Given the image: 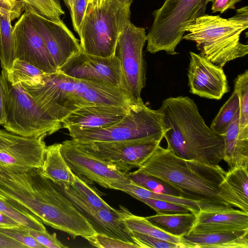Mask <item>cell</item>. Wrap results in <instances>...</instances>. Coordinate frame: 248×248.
I'll return each instance as SVG.
<instances>
[{"mask_svg":"<svg viewBox=\"0 0 248 248\" xmlns=\"http://www.w3.org/2000/svg\"><path fill=\"white\" fill-rule=\"evenodd\" d=\"M125 175L128 179L137 185L151 191L181 197L180 192L175 187L155 177L145 174L139 170L132 172L129 171Z\"/></svg>","mask_w":248,"mask_h":248,"instance_id":"30","label":"cell"},{"mask_svg":"<svg viewBox=\"0 0 248 248\" xmlns=\"http://www.w3.org/2000/svg\"><path fill=\"white\" fill-rule=\"evenodd\" d=\"M0 248H27L21 243L0 232Z\"/></svg>","mask_w":248,"mask_h":248,"instance_id":"44","label":"cell"},{"mask_svg":"<svg viewBox=\"0 0 248 248\" xmlns=\"http://www.w3.org/2000/svg\"><path fill=\"white\" fill-rule=\"evenodd\" d=\"M76 141H120L147 138L162 140L168 129L162 112L148 107L142 100L131 104L127 115L118 123L105 127L67 128Z\"/></svg>","mask_w":248,"mask_h":248,"instance_id":"6","label":"cell"},{"mask_svg":"<svg viewBox=\"0 0 248 248\" xmlns=\"http://www.w3.org/2000/svg\"><path fill=\"white\" fill-rule=\"evenodd\" d=\"M61 153L71 171L78 176L106 188L114 183H128L125 174L114 165L90 154L75 145L72 140L62 143Z\"/></svg>","mask_w":248,"mask_h":248,"instance_id":"11","label":"cell"},{"mask_svg":"<svg viewBox=\"0 0 248 248\" xmlns=\"http://www.w3.org/2000/svg\"><path fill=\"white\" fill-rule=\"evenodd\" d=\"M136 244L140 248H181L180 246L147 234L132 232Z\"/></svg>","mask_w":248,"mask_h":248,"instance_id":"38","label":"cell"},{"mask_svg":"<svg viewBox=\"0 0 248 248\" xmlns=\"http://www.w3.org/2000/svg\"><path fill=\"white\" fill-rule=\"evenodd\" d=\"M6 121V97L2 75H0V124L3 125Z\"/></svg>","mask_w":248,"mask_h":248,"instance_id":"43","label":"cell"},{"mask_svg":"<svg viewBox=\"0 0 248 248\" xmlns=\"http://www.w3.org/2000/svg\"><path fill=\"white\" fill-rule=\"evenodd\" d=\"M234 91L239 100V128L248 133V71L237 76L234 81Z\"/></svg>","mask_w":248,"mask_h":248,"instance_id":"32","label":"cell"},{"mask_svg":"<svg viewBox=\"0 0 248 248\" xmlns=\"http://www.w3.org/2000/svg\"><path fill=\"white\" fill-rule=\"evenodd\" d=\"M24 11L43 38L57 70L81 51L79 41L62 20L48 19L30 8Z\"/></svg>","mask_w":248,"mask_h":248,"instance_id":"15","label":"cell"},{"mask_svg":"<svg viewBox=\"0 0 248 248\" xmlns=\"http://www.w3.org/2000/svg\"><path fill=\"white\" fill-rule=\"evenodd\" d=\"M90 182L92 181L74 173V180L71 185L86 201L93 206L110 211L113 210L114 208L103 200L99 192L92 186Z\"/></svg>","mask_w":248,"mask_h":248,"instance_id":"33","label":"cell"},{"mask_svg":"<svg viewBox=\"0 0 248 248\" xmlns=\"http://www.w3.org/2000/svg\"><path fill=\"white\" fill-rule=\"evenodd\" d=\"M154 226L172 236L181 238L188 234L196 221V216L191 212L145 217Z\"/></svg>","mask_w":248,"mask_h":248,"instance_id":"23","label":"cell"},{"mask_svg":"<svg viewBox=\"0 0 248 248\" xmlns=\"http://www.w3.org/2000/svg\"><path fill=\"white\" fill-rule=\"evenodd\" d=\"M7 78L12 85L21 84L36 86L42 83L46 74L36 67L20 60L15 59L9 70L6 71Z\"/></svg>","mask_w":248,"mask_h":248,"instance_id":"26","label":"cell"},{"mask_svg":"<svg viewBox=\"0 0 248 248\" xmlns=\"http://www.w3.org/2000/svg\"><path fill=\"white\" fill-rule=\"evenodd\" d=\"M248 27L246 6L228 19L206 14L196 18L186 28L187 33L183 39L194 42L202 55L223 68L227 62L248 54V45L240 42L241 34Z\"/></svg>","mask_w":248,"mask_h":248,"instance_id":"4","label":"cell"},{"mask_svg":"<svg viewBox=\"0 0 248 248\" xmlns=\"http://www.w3.org/2000/svg\"><path fill=\"white\" fill-rule=\"evenodd\" d=\"M6 97V130L26 137L50 135L62 128L61 122L50 117L19 85L8 81L2 70Z\"/></svg>","mask_w":248,"mask_h":248,"instance_id":"8","label":"cell"},{"mask_svg":"<svg viewBox=\"0 0 248 248\" xmlns=\"http://www.w3.org/2000/svg\"><path fill=\"white\" fill-rule=\"evenodd\" d=\"M46 135L26 137L0 129V167L41 169L46 146Z\"/></svg>","mask_w":248,"mask_h":248,"instance_id":"13","label":"cell"},{"mask_svg":"<svg viewBox=\"0 0 248 248\" xmlns=\"http://www.w3.org/2000/svg\"><path fill=\"white\" fill-rule=\"evenodd\" d=\"M23 5L24 10L30 8L44 17L54 21L61 20L64 12L60 0H18Z\"/></svg>","mask_w":248,"mask_h":248,"instance_id":"34","label":"cell"},{"mask_svg":"<svg viewBox=\"0 0 248 248\" xmlns=\"http://www.w3.org/2000/svg\"><path fill=\"white\" fill-rule=\"evenodd\" d=\"M111 189L123 191L137 200L139 198H153L170 202L183 205L189 209L190 212L196 215L200 209L194 201L181 197L155 193L143 188L131 181L128 183H114L111 185Z\"/></svg>","mask_w":248,"mask_h":248,"instance_id":"24","label":"cell"},{"mask_svg":"<svg viewBox=\"0 0 248 248\" xmlns=\"http://www.w3.org/2000/svg\"><path fill=\"white\" fill-rule=\"evenodd\" d=\"M93 247L101 248H136L139 246L111 237L104 234L96 233L84 237Z\"/></svg>","mask_w":248,"mask_h":248,"instance_id":"37","label":"cell"},{"mask_svg":"<svg viewBox=\"0 0 248 248\" xmlns=\"http://www.w3.org/2000/svg\"><path fill=\"white\" fill-rule=\"evenodd\" d=\"M241 0H208L212 3L211 10L213 13H223L228 9H235V5Z\"/></svg>","mask_w":248,"mask_h":248,"instance_id":"41","label":"cell"},{"mask_svg":"<svg viewBox=\"0 0 248 248\" xmlns=\"http://www.w3.org/2000/svg\"><path fill=\"white\" fill-rule=\"evenodd\" d=\"M129 108L123 107L94 105L82 107L63 118L62 127L86 129L105 127L123 119L128 113Z\"/></svg>","mask_w":248,"mask_h":248,"instance_id":"18","label":"cell"},{"mask_svg":"<svg viewBox=\"0 0 248 248\" xmlns=\"http://www.w3.org/2000/svg\"><path fill=\"white\" fill-rule=\"evenodd\" d=\"M22 11L14 7L6 0H0V15L11 14L14 20L18 18L21 16Z\"/></svg>","mask_w":248,"mask_h":248,"instance_id":"42","label":"cell"},{"mask_svg":"<svg viewBox=\"0 0 248 248\" xmlns=\"http://www.w3.org/2000/svg\"><path fill=\"white\" fill-rule=\"evenodd\" d=\"M239 108V97L234 91L213 120L211 129L217 134L223 136Z\"/></svg>","mask_w":248,"mask_h":248,"instance_id":"31","label":"cell"},{"mask_svg":"<svg viewBox=\"0 0 248 248\" xmlns=\"http://www.w3.org/2000/svg\"><path fill=\"white\" fill-rule=\"evenodd\" d=\"M0 212L7 215L20 225L27 228L46 231L43 223L36 217L12 203L0 195Z\"/></svg>","mask_w":248,"mask_h":248,"instance_id":"29","label":"cell"},{"mask_svg":"<svg viewBox=\"0 0 248 248\" xmlns=\"http://www.w3.org/2000/svg\"><path fill=\"white\" fill-rule=\"evenodd\" d=\"M138 170L175 187L182 198L195 202L201 211L240 209L225 180L227 171L219 165L185 159L159 145Z\"/></svg>","mask_w":248,"mask_h":248,"instance_id":"1","label":"cell"},{"mask_svg":"<svg viewBox=\"0 0 248 248\" xmlns=\"http://www.w3.org/2000/svg\"><path fill=\"white\" fill-rule=\"evenodd\" d=\"M20 225L17 222L7 216L0 212V226L5 227H18Z\"/></svg>","mask_w":248,"mask_h":248,"instance_id":"45","label":"cell"},{"mask_svg":"<svg viewBox=\"0 0 248 248\" xmlns=\"http://www.w3.org/2000/svg\"><path fill=\"white\" fill-rule=\"evenodd\" d=\"M57 71L75 78L102 80L121 89L120 63L115 54L102 57L80 51Z\"/></svg>","mask_w":248,"mask_h":248,"instance_id":"16","label":"cell"},{"mask_svg":"<svg viewBox=\"0 0 248 248\" xmlns=\"http://www.w3.org/2000/svg\"><path fill=\"white\" fill-rule=\"evenodd\" d=\"M122 1H124V2H127V1H129L130 0H120Z\"/></svg>","mask_w":248,"mask_h":248,"instance_id":"48","label":"cell"},{"mask_svg":"<svg viewBox=\"0 0 248 248\" xmlns=\"http://www.w3.org/2000/svg\"><path fill=\"white\" fill-rule=\"evenodd\" d=\"M147 40L145 29L131 22L119 37L115 51L121 66V89L131 104L142 99L141 93L146 82L143 49Z\"/></svg>","mask_w":248,"mask_h":248,"instance_id":"9","label":"cell"},{"mask_svg":"<svg viewBox=\"0 0 248 248\" xmlns=\"http://www.w3.org/2000/svg\"><path fill=\"white\" fill-rule=\"evenodd\" d=\"M225 180L238 201L240 210L248 213V168L237 167L229 170Z\"/></svg>","mask_w":248,"mask_h":248,"instance_id":"28","label":"cell"},{"mask_svg":"<svg viewBox=\"0 0 248 248\" xmlns=\"http://www.w3.org/2000/svg\"><path fill=\"white\" fill-rule=\"evenodd\" d=\"M61 146L62 143H55L46 146L41 171L44 176L53 182L71 184L74 173L62 155Z\"/></svg>","mask_w":248,"mask_h":248,"instance_id":"22","label":"cell"},{"mask_svg":"<svg viewBox=\"0 0 248 248\" xmlns=\"http://www.w3.org/2000/svg\"><path fill=\"white\" fill-rule=\"evenodd\" d=\"M183 248H248V229L181 237Z\"/></svg>","mask_w":248,"mask_h":248,"instance_id":"20","label":"cell"},{"mask_svg":"<svg viewBox=\"0 0 248 248\" xmlns=\"http://www.w3.org/2000/svg\"><path fill=\"white\" fill-rule=\"evenodd\" d=\"M105 0H88V5L100 7Z\"/></svg>","mask_w":248,"mask_h":248,"instance_id":"46","label":"cell"},{"mask_svg":"<svg viewBox=\"0 0 248 248\" xmlns=\"http://www.w3.org/2000/svg\"><path fill=\"white\" fill-rule=\"evenodd\" d=\"M208 0H165L153 13V22L147 34V50L151 53L164 51L175 55L186 28L205 14Z\"/></svg>","mask_w":248,"mask_h":248,"instance_id":"7","label":"cell"},{"mask_svg":"<svg viewBox=\"0 0 248 248\" xmlns=\"http://www.w3.org/2000/svg\"><path fill=\"white\" fill-rule=\"evenodd\" d=\"M15 59L25 61L46 74L57 71L45 42L25 11L13 27Z\"/></svg>","mask_w":248,"mask_h":248,"instance_id":"14","label":"cell"},{"mask_svg":"<svg viewBox=\"0 0 248 248\" xmlns=\"http://www.w3.org/2000/svg\"><path fill=\"white\" fill-rule=\"evenodd\" d=\"M137 200L155 210L156 215H174L190 212L186 207L170 202L153 198H139Z\"/></svg>","mask_w":248,"mask_h":248,"instance_id":"35","label":"cell"},{"mask_svg":"<svg viewBox=\"0 0 248 248\" xmlns=\"http://www.w3.org/2000/svg\"><path fill=\"white\" fill-rule=\"evenodd\" d=\"M70 11L75 0H63Z\"/></svg>","mask_w":248,"mask_h":248,"instance_id":"47","label":"cell"},{"mask_svg":"<svg viewBox=\"0 0 248 248\" xmlns=\"http://www.w3.org/2000/svg\"><path fill=\"white\" fill-rule=\"evenodd\" d=\"M54 183L85 217L96 233L136 244L132 232L122 217L120 209L110 211L94 207L86 201L71 184Z\"/></svg>","mask_w":248,"mask_h":248,"instance_id":"12","label":"cell"},{"mask_svg":"<svg viewBox=\"0 0 248 248\" xmlns=\"http://www.w3.org/2000/svg\"><path fill=\"white\" fill-rule=\"evenodd\" d=\"M132 0H105L100 7L88 5L80 32L81 51L108 57L115 54L121 33L130 21Z\"/></svg>","mask_w":248,"mask_h":248,"instance_id":"5","label":"cell"},{"mask_svg":"<svg viewBox=\"0 0 248 248\" xmlns=\"http://www.w3.org/2000/svg\"><path fill=\"white\" fill-rule=\"evenodd\" d=\"M121 216L127 227L132 232L147 234L163 240L176 244L183 248L181 238L166 233L158 229L145 218L132 214L126 208L120 206Z\"/></svg>","mask_w":248,"mask_h":248,"instance_id":"25","label":"cell"},{"mask_svg":"<svg viewBox=\"0 0 248 248\" xmlns=\"http://www.w3.org/2000/svg\"><path fill=\"white\" fill-rule=\"evenodd\" d=\"M52 118L61 122L72 112L86 106L104 105L126 108L131 104L120 88L96 79H80L58 71L46 74L42 83L19 84Z\"/></svg>","mask_w":248,"mask_h":248,"instance_id":"3","label":"cell"},{"mask_svg":"<svg viewBox=\"0 0 248 248\" xmlns=\"http://www.w3.org/2000/svg\"><path fill=\"white\" fill-rule=\"evenodd\" d=\"M73 143L82 150L114 165L125 174L140 166L160 145L161 139L151 138L120 141L78 142Z\"/></svg>","mask_w":248,"mask_h":248,"instance_id":"10","label":"cell"},{"mask_svg":"<svg viewBox=\"0 0 248 248\" xmlns=\"http://www.w3.org/2000/svg\"><path fill=\"white\" fill-rule=\"evenodd\" d=\"M11 14L0 15V61L3 70L7 71L15 60V43Z\"/></svg>","mask_w":248,"mask_h":248,"instance_id":"27","label":"cell"},{"mask_svg":"<svg viewBox=\"0 0 248 248\" xmlns=\"http://www.w3.org/2000/svg\"><path fill=\"white\" fill-rule=\"evenodd\" d=\"M88 6V0H75L70 11L73 28L78 35Z\"/></svg>","mask_w":248,"mask_h":248,"instance_id":"40","label":"cell"},{"mask_svg":"<svg viewBox=\"0 0 248 248\" xmlns=\"http://www.w3.org/2000/svg\"><path fill=\"white\" fill-rule=\"evenodd\" d=\"M0 232L21 243L27 248H45L30 235L28 228L23 226L15 227L0 226Z\"/></svg>","mask_w":248,"mask_h":248,"instance_id":"36","label":"cell"},{"mask_svg":"<svg viewBox=\"0 0 248 248\" xmlns=\"http://www.w3.org/2000/svg\"><path fill=\"white\" fill-rule=\"evenodd\" d=\"M187 76L189 92L201 97L219 100L230 91L223 68L201 54L190 53Z\"/></svg>","mask_w":248,"mask_h":248,"instance_id":"17","label":"cell"},{"mask_svg":"<svg viewBox=\"0 0 248 248\" xmlns=\"http://www.w3.org/2000/svg\"><path fill=\"white\" fill-rule=\"evenodd\" d=\"M195 224L189 233L208 234L248 229V213L241 210L203 212L196 215Z\"/></svg>","mask_w":248,"mask_h":248,"instance_id":"19","label":"cell"},{"mask_svg":"<svg viewBox=\"0 0 248 248\" xmlns=\"http://www.w3.org/2000/svg\"><path fill=\"white\" fill-rule=\"evenodd\" d=\"M28 232L30 235L38 242L48 248H65L67 246L63 245L57 238L55 233L51 234L46 231H40L28 228Z\"/></svg>","mask_w":248,"mask_h":248,"instance_id":"39","label":"cell"},{"mask_svg":"<svg viewBox=\"0 0 248 248\" xmlns=\"http://www.w3.org/2000/svg\"><path fill=\"white\" fill-rule=\"evenodd\" d=\"M159 110L168 129L164 138L174 155L217 165L223 160L224 140L208 127L195 102L188 96L164 99Z\"/></svg>","mask_w":248,"mask_h":248,"instance_id":"2","label":"cell"},{"mask_svg":"<svg viewBox=\"0 0 248 248\" xmlns=\"http://www.w3.org/2000/svg\"><path fill=\"white\" fill-rule=\"evenodd\" d=\"M223 160L229 170L237 167L248 168V133H242L239 128V108L223 136Z\"/></svg>","mask_w":248,"mask_h":248,"instance_id":"21","label":"cell"}]
</instances>
